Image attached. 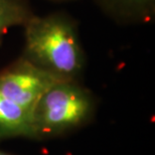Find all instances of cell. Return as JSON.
I'll use <instances>...</instances> for the list:
<instances>
[{
  "label": "cell",
  "instance_id": "obj_7",
  "mask_svg": "<svg viewBox=\"0 0 155 155\" xmlns=\"http://www.w3.org/2000/svg\"><path fill=\"white\" fill-rule=\"evenodd\" d=\"M0 155H11V154H9V153H6V152H3V151L0 150Z\"/></svg>",
  "mask_w": 155,
  "mask_h": 155
},
{
  "label": "cell",
  "instance_id": "obj_8",
  "mask_svg": "<svg viewBox=\"0 0 155 155\" xmlns=\"http://www.w3.org/2000/svg\"><path fill=\"white\" fill-rule=\"evenodd\" d=\"M52 1H61V2H63V1H71V0H52Z\"/></svg>",
  "mask_w": 155,
  "mask_h": 155
},
{
  "label": "cell",
  "instance_id": "obj_3",
  "mask_svg": "<svg viewBox=\"0 0 155 155\" xmlns=\"http://www.w3.org/2000/svg\"><path fill=\"white\" fill-rule=\"evenodd\" d=\"M61 81L64 80L36 67L21 55L0 71V93L31 114L43 94Z\"/></svg>",
  "mask_w": 155,
  "mask_h": 155
},
{
  "label": "cell",
  "instance_id": "obj_5",
  "mask_svg": "<svg viewBox=\"0 0 155 155\" xmlns=\"http://www.w3.org/2000/svg\"><path fill=\"white\" fill-rule=\"evenodd\" d=\"M14 137L35 138L31 114L0 93V142Z\"/></svg>",
  "mask_w": 155,
  "mask_h": 155
},
{
  "label": "cell",
  "instance_id": "obj_2",
  "mask_svg": "<svg viewBox=\"0 0 155 155\" xmlns=\"http://www.w3.org/2000/svg\"><path fill=\"white\" fill-rule=\"evenodd\" d=\"M95 96L79 81H61L36 103L31 113L35 138L64 134L87 125L96 113Z\"/></svg>",
  "mask_w": 155,
  "mask_h": 155
},
{
  "label": "cell",
  "instance_id": "obj_6",
  "mask_svg": "<svg viewBox=\"0 0 155 155\" xmlns=\"http://www.w3.org/2000/svg\"><path fill=\"white\" fill-rule=\"evenodd\" d=\"M35 15L28 0H0V43L9 29L23 27Z\"/></svg>",
  "mask_w": 155,
  "mask_h": 155
},
{
  "label": "cell",
  "instance_id": "obj_4",
  "mask_svg": "<svg viewBox=\"0 0 155 155\" xmlns=\"http://www.w3.org/2000/svg\"><path fill=\"white\" fill-rule=\"evenodd\" d=\"M97 4L118 24L150 22L155 14V0H96Z\"/></svg>",
  "mask_w": 155,
  "mask_h": 155
},
{
  "label": "cell",
  "instance_id": "obj_1",
  "mask_svg": "<svg viewBox=\"0 0 155 155\" xmlns=\"http://www.w3.org/2000/svg\"><path fill=\"white\" fill-rule=\"evenodd\" d=\"M23 28V58L61 80H79L86 66V54L78 22L70 14H35Z\"/></svg>",
  "mask_w": 155,
  "mask_h": 155
}]
</instances>
